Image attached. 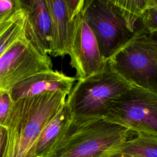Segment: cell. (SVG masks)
<instances>
[{"mask_svg": "<svg viewBox=\"0 0 157 157\" xmlns=\"http://www.w3.org/2000/svg\"><path fill=\"white\" fill-rule=\"evenodd\" d=\"M116 155L124 157H157V137L144 133H136L120 147Z\"/></svg>", "mask_w": 157, "mask_h": 157, "instance_id": "obj_13", "label": "cell"}, {"mask_svg": "<svg viewBox=\"0 0 157 157\" xmlns=\"http://www.w3.org/2000/svg\"><path fill=\"white\" fill-rule=\"evenodd\" d=\"M20 8L19 0H0V21L10 17Z\"/></svg>", "mask_w": 157, "mask_h": 157, "instance_id": "obj_18", "label": "cell"}, {"mask_svg": "<svg viewBox=\"0 0 157 157\" xmlns=\"http://www.w3.org/2000/svg\"><path fill=\"white\" fill-rule=\"evenodd\" d=\"M115 9L132 33L142 27L141 18L147 9V0H111Z\"/></svg>", "mask_w": 157, "mask_h": 157, "instance_id": "obj_15", "label": "cell"}, {"mask_svg": "<svg viewBox=\"0 0 157 157\" xmlns=\"http://www.w3.org/2000/svg\"><path fill=\"white\" fill-rule=\"evenodd\" d=\"M75 77H71L58 71L50 70L36 74L17 84L10 91L13 101L46 93H62L69 94Z\"/></svg>", "mask_w": 157, "mask_h": 157, "instance_id": "obj_10", "label": "cell"}, {"mask_svg": "<svg viewBox=\"0 0 157 157\" xmlns=\"http://www.w3.org/2000/svg\"><path fill=\"white\" fill-rule=\"evenodd\" d=\"M46 3L52 24L50 55L63 56L69 53L75 20L71 21L69 19L64 0H46Z\"/></svg>", "mask_w": 157, "mask_h": 157, "instance_id": "obj_11", "label": "cell"}, {"mask_svg": "<svg viewBox=\"0 0 157 157\" xmlns=\"http://www.w3.org/2000/svg\"><path fill=\"white\" fill-rule=\"evenodd\" d=\"M132 86L107 63L101 72L78 80L66 102L73 117H103L112 102Z\"/></svg>", "mask_w": 157, "mask_h": 157, "instance_id": "obj_3", "label": "cell"}, {"mask_svg": "<svg viewBox=\"0 0 157 157\" xmlns=\"http://www.w3.org/2000/svg\"><path fill=\"white\" fill-rule=\"evenodd\" d=\"M7 141V132L6 128L0 124V157H4Z\"/></svg>", "mask_w": 157, "mask_h": 157, "instance_id": "obj_19", "label": "cell"}, {"mask_svg": "<svg viewBox=\"0 0 157 157\" xmlns=\"http://www.w3.org/2000/svg\"><path fill=\"white\" fill-rule=\"evenodd\" d=\"M66 96L56 92L13 101L4 124L7 141L4 157H35L40 134L64 104Z\"/></svg>", "mask_w": 157, "mask_h": 157, "instance_id": "obj_2", "label": "cell"}, {"mask_svg": "<svg viewBox=\"0 0 157 157\" xmlns=\"http://www.w3.org/2000/svg\"><path fill=\"white\" fill-rule=\"evenodd\" d=\"M82 12L74 20L68 53L70 64L75 69L78 80L101 72L107 64L100 53L96 37L84 20Z\"/></svg>", "mask_w": 157, "mask_h": 157, "instance_id": "obj_8", "label": "cell"}, {"mask_svg": "<svg viewBox=\"0 0 157 157\" xmlns=\"http://www.w3.org/2000/svg\"><path fill=\"white\" fill-rule=\"evenodd\" d=\"M142 28L150 32H157V9L148 8L141 18Z\"/></svg>", "mask_w": 157, "mask_h": 157, "instance_id": "obj_16", "label": "cell"}, {"mask_svg": "<svg viewBox=\"0 0 157 157\" xmlns=\"http://www.w3.org/2000/svg\"><path fill=\"white\" fill-rule=\"evenodd\" d=\"M72 117L66 101L42 129L35 147V157H47Z\"/></svg>", "mask_w": 157, "mask_h": 157, "instance_id": "obj_12", "label": "cell"}, {"mask_svg": "<svg viewBox=\"0 0 157 157\" xmlns=\"http://www.w3.org/2000/svg\"><path fill=\"white\" fill-rule=\"evenodd\" d=\"M103 118L136 133L157 137V94L132 86L112 102Z\"/></svg>", "mask_w": 157, "mask_h": 157, "instance_id": "obj_5", "label": "cell"}, {"mask_svg": "<svg viewBox=\"0 0 157 157\" xmlns=\"http://www.w3.org/2000/svg\"><path fill=\"white\" fill-rule=\"evenodd\" d=\"M27 39L40 53H51L52 24L46 0H20Z\"/></svg>", "mask_w": 157, "mask_h": 157, "instance_id": "obj_9", "label": "cell"}, {"mask_svg": "<svg viewBox=\"0 0 157 157\" xmlns=\"http://www.w3.org/2000/svg\"><path fill=\"white\" fill-rule=\"evenodd\" d=\"M13 101L10 91L0 90V124L4 126Z\"/></svg>", "mask_w": 157, "mask_h": 157, "instance_id": "obj_17", "label": "cell"}, {"mask_svg": "<svg viewBox=\"0 0 157 157\" xmlns=\"http://www.w3.org/2000/svg\"><path fill=\"white\" fill-rule=\"evenodd\" d=\"M109 67L132 86L157 94V59L140 30L107 62Z\"/></svg>", "mask_w": 157, "mask_h": 157, "instance_id": "obj_6", "label": "cell"}, {"mask_svg": "<svg viewBox=\"0 0 157 157\" xmlns=\"http://www.w3.org/2000/svg\"><path fill=\"white\" fill-rule=\"evenodd\" d=\"M50 70V57L40 53L25 35L0 57V90L9 91L32 75Z\"/></svg>", "mask_w": 157, "mask_h": 157, "instance_id": "obj_7", "label": "cell"}, {"mask_svg": "<svg viewBox=\"0 0 157 157\" xmlns=\"http://www.w3.org/2000/svg\"><path fill=\"white\" fill-rule=\"evenodd\" d=\"M136 134L103 117H72L47 157H113Z\"/></svg>", "mask_w": 157, "mask_h": 157, "instance_id": "obj_1", "label": "cell"}, {"mask_svg": "<svg viewBox=\"0 0 157 157\" xmlns=\"http://www.w3.org/2000/svg\"><path fill=\"white\" fill-rule=\"evenodd\" d=\"M82 15L106 62L132 40L137 33L129 29L111 0H86Z\"/></svg>", "mask_w": 157, "mask_h": 157, "instance_id": "obj_4", "label": "cell"}, {"mask_svg": "<svg viewBox=\"0 0 157 157\" xmlns=\"http://www.w3.org/2000/svg\"><path fill=\"white\" fill-rule=\"evenodd\" d=\"M25 35L24 17L20 7L10 17L0 21V57Z\"/></svg>", "mask_w": 157, "mask_h": 157, "instance_id": "obj_14", "label": "cell"}]
</instances>
